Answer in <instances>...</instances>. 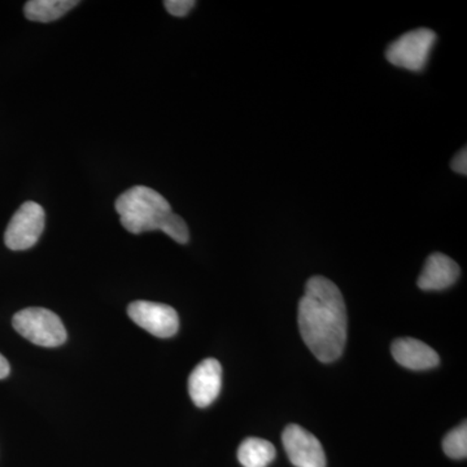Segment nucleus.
Here are the masks:
<instances>
[{
	"mask_svg": "<svg viewBox=\"0 0 467 467\" xmlns=\"http://www.w3.org/2000/svg\"><path fill=\"white\" fill-rule=\"evenodd\" d=\"M15 330L36 346L55 348L67 342V330L60 317L45 308L20 310L12 319Z\"/></svg>",
	"mask_w": 467,
	"mask_h": 467,
	"instance_id": "nucleus-3",
	"label": "nucleus"
},
{
	"mask_svg": "<svg viewBox=\"0 0 467 467\" xmlns=\"http://www.w3.org/2000/svg\"><path fill=\"white\" fill-rule=\"evenodd\" d=\"M78 5L79 2L75 0H30L24 8V14L30 21L51 23Z\"/></svg>",
	"mask_w": 467,
	"mask_h": 467,
	"instance_id": "nucleus-12",
	"label": "nucleus"
},
{
	"mask_svg": "<svg viewBox=\"0 0 467 467\" xmlns=\"http://www.w3.org/2000/svg\"><path fill=\"white\" fill-rule=\"evenodd\" d=\"M460 266L444 254H430L418 278V287L423 291H441L456 284Z\"/></svg>",
	"mask_w": 467,
	"mask_h": 467,
	"instance_id": "nucleus-9",
	"label": "nucleus"
},
{
	"mask_svg": "<svg viewBox=\"0 0 467 467\" xmlns=\"http://www.w3.org/2000/svg\"><path fill=\"white\" fill-rule=\"evenodd\" d=\"M223 389V367L216 358H205L189 378V393L198 408L213 404Z\"/></svg>",
	"mask_w": 467,
	"mask_h": 467,
	"instance_id": "nucleus-8",
	"label": "nucleus"
},
{
	"mask_svg": "<svg viewBox=\"0 0 467 467\" xmlns=\"http://www.w3.org/2000/svg\"><path fill=\"white\" fill-rule=\"evenodd\" d=\"M45 211L34 202L18 208L5 230V245L12 251H26L36 244L45 230Z\"/></svg>",
	"mask_w": 467,
	"mask_h": 467,
	"instance_id": "nucleus-5",
	"label": "nucleus"
},
{
	"mask_svg": "<svg viewBox=\"0 0 467 467\" xmlns=\"http://www.w3.org/2000/svg\"><path fill=\"white\" fill-rule=\"evenodd\" d=\"M116 211L129 233L161 230L180 244L189 242V227L183 218L173 213L167 199L150 187L135 186L121 193L116 201Z\"/></svg>",
	"mask_w": 467,
	"mask_h": 467,
	"instance_id": "nucleus-2",
	"label": "nucleus"
},
{
	"mask_svg": "<svg viewBox=\"0 0 467 467\" xmlns=\"http://www.w3.org/2000/svg\"><path fill=\"white\" fill-rule=\"evenodd\" d=\"M129 317L153 337L167 339L180 328V318L171 306L152 301H134L128 306Z\"/></svg>",
	"mask_w": 467,
	"mask_h": 467,
	"instance_id": "nucleus-6",
	"label": "nucleus"
},
{
	"mask_svg": "<svg viewBox=\"0 0 467 467\" xmlns=\"http://www.w3.org/2000/svg\"><path fill=\"white\" fill-rule=\"evenodd\" d=\"M9 371H11V368H9L7 359H5V356L0 355V379L7 378Z\"/></svg>",
	"mask_w": 467,
	"mask_h": 467,
	"instance_id": "nucleus-16",
	"label": "nucleus"
},
{
	"mask_svg": "<svg viewBox=\"0 0 467 467\" xmlns=\"http://www.w3.org/2000/svg\"><path fill=\"white\" fill-rule=\"evenodd\" d=\"M442 450L445 454L453 460H463L467 456V425L461 423L459 427L451 430L442 441Z\"/></svg>",
	"mask_w": 467,
	"mask_h": 467,
	"instance_id": "nucleus-13",
	"label": "nucleus"
},
{
	"mask_svg": "<svg viewBox=\"0 0 467 467\" xmlns=\"http://www.w3.org/2000/svg\"><path fill=\"white\" fill-rule=\"evenodd\" d=\"M393 358L410 370H429L441 364V358L431 347L414 337H401L392 343Z\"/></svg>",
	"mask_w": 467,
	"mask_h": 467,
	"instance_id": "nucleus-10",
	"label": "nucleus"
},
{
	"mask_svg": "<svg viewBox=\"0 0 467 467\" xmlns=\"http://www.w3.org/2000/svg\"><path fill=\"white\" fill-rule=\"evenodd\" d=\"M275 457V445L260 438L245 439L238 450V460L243 467H267Z\"/></svg>",
	"mask_w": 467,
	"mask_h": 467,
	"instance_id": "nucleus-11",
	"label": "nucleus"
},
{
	"mask_svg": "<svg viewBox=\"0 0 467 467\" xmlns=\"http://www.w3.org/2000/svg\"><path fill=\"white\" fill-rule=\"evenodd\" d=\"M282 441L295 467H326L324 447L315 435L299 425L285 427Z\"/></svg>",
	"mask_w": 467,
	"mask_h": 467,
	"instance_id": "nucleus-7",
	"label": "nucleus"
},
{
	"mask_svg": "<svg viewBox=\"0 0 467 467\" xmlns=\"http://www.w3.org/2000/svg\"><path fill=\"white\" fill-rule=\"evenodd\" d=\"M451 168L456 173L466 175L467 174V152L466 149L461 150L451 162Z\"/></svg>",
	"mask_w": 467,
	"mask_h": 467,
	"instance_id": "nucleus-15",
	"label": "nucleus"
},
{
	"mask_svg": "<svg viewBox=\"0 0 467 467\" xmlns=\"http://www.w3.org/2000/svg\"><path fill=\"white\" fill-rule=\"evenodd\" d=\"M435 42L436 34L432 30L425 27L411 30L389 45L386 52L387 60L393 66L420 72L429 61Z\"/></svg>",
	"mask_w": 467,
	"mask_h": 467,
	"instance_id": "nucleus-4",
	"label": "nucleus"
},
{
	"mask_svg": "<svg viewBox=\"0 0 467 467\" xmlns=\"http://www.w3.org/2000/svg\"><path fill=\"white\" fill-rule=\"evenodd\" d=\"M195 5L196 2H193V0H167V2H164L169 14L175 17L186 16L195 7Z\"/></svg>",
	"mask_w": 467,
	"mask_h": 467,
	"instance_id": "nucleus-14",
	"label": "nucleus"
},
{
	"mask_svg": "<svg viewBox=\"0 0 467 467\" xmlns=\"http://www.w3.org/2000/svg\"><path fill=\"white\" fill-rule=\"evenodd\" d=\"M297 321L301 337L324 364L342 358L348 335V318L342 292L330 279L315 275L306 282Z\"/></svg>",
	"mask_w": 467,
	"mask_h": 467,
	"instance_id": "nucleus-1",
	"label": "nucleus"
}]
</instances>
